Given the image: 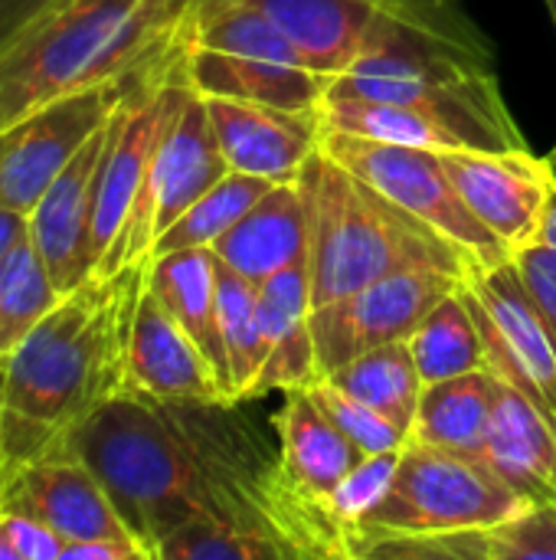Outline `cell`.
Wrapping results in <instances>:
<instances>
[{
	"instance_id": "1",
	"label": "cell",
	"mask_w": 556,
	"mask_h": 560,
	"mask_svg": "<svg viewBox=\"0 0 556 560\" xmlns=\"http://www.w3.org/2000/svg\"><path fill=\"white\" fill-rule=\"evenodd\" d=\"M236 404H170L141 390L111 397L72 440L134 541L157 548L187 522L216 518L272 541L282 560L351 558V538L305 492Z\"/></svg>"
},
{
	"instance_id": "2",
	"label": "cell",
	"mask_w": 556,
	"mask_h": 560,
	"mask_svg": "<svg viewBox=\"0 0 556 560\" xmlns=\"http://www.w3.org/2000/svg\"><path fill=\"white\" fill-rule=\"evenodd\" d=\"M147 262L66 292L7 358L0 443L10 472L69 453L75 433L128 390V335Z\"/></svg>"
},
{
	"instance_id": "3",
	"label": "cell",
	"mask_w": 556,
	"mask_h": 560,
	"mask_svg": "<svg viewBox=\"0 0 556 560\" xmlns=\"http://www.w3.org/2000/svg\"><path fill=\"white\" fill-rule=\"evenodd\" d=\"M324 98H367L419 108L472 148H528L478 33L442 0H393L380 10L357 56Z\"/></svg>"
},
{
	"instance_id": "4",
	"label": "cell",
	"mask_w": 556,
	"mask_h": 560,
	"mask_svg": "<svg viewBox=\"0 0 556 560\" xmlns=\"http://www.w3.org/2000/svg\"><path fill=\"white\" fill-rule=\"evenodd\" d=\"M197 0H52L0 52V128L82 89L118 82L184 43Z\"/></svg>"
},
{
	"instance_id": "5",
	"label": "cell",
	"mask_w": 556,
	"mask_h": 560,
	"mask_svg": "<svg viewBox=\"0 0 556 560\" xmlns=\"http://www.w3.org/2000/svg\"><path fill=\"white\" fill-rule=\"evenodd\" d=\"M298 187L308 207L315 308L403 269H439L459 279L478 272V262L465 249L400 210L321 148L301 167Z\"/></svg>"
},
{
	"instance_id": "6",
	"label": "cell",
	"mask_w": 556,
	"mask_h": 560,
	"mask_svg": "<svg viewBox=\"0 0 556 560\" xmlns=\"http://www.w3.org/2000/svg\"><path fill=\"white\" fill-rule=\"evenodd\" d=\"M528 505L485 459L410 440L383 499L357 522L351 555L383 538L495 528Z\"/></svg>"
},
{
	"instance_id": "7",
	"label": "cell",
	"mask_w": 556,
	"mask_h": 560,
	"mask_svg": "<svg viewBox=\"0 0 556 560\" xmlns=\"http://www.w3.org/2000/svg\"><path fill=\"white\" fill-rule=\"evenodd\" d=\"M321 151L360 180H367L374 190H380L400 210L452 240L478 262V269H492L514 259L511 249L465 207L462 194L456 190L452 177L439 161V151L387 144L344 131H324Z\"/></svg>"
},
{
	"instance_id": "8",
	"label": "cell",
	"mask_w": 556,
	"mask_h": 560,
	"mask_svg": "<svg viewBox=\"0 0 556 560\" xmlns=\"http://www.w3.org/2000/svg\"><path fill=\"white\" fill-rule=\"evenodd\" d=\"M144 69L118 82L59 95L0 128V207L29 217L59 171L111 118Z\"/></svg>"
},
{
	"instance_id": "9",
	"label": "cell",
	"mask_w": 556,
	"mask_h": 560,
	"mask_svg": "<svg viewBox=\"0 0 556 560\" xmlns=\"http://www.w3.org/2000/svg\"><path fill=\"white\" fill-rule=\"evenodd\" d=\"M462 292L485 338L488 368L514 387L556 433V345L514 259L472 272L462 282Z\"/></svg>"
},
{
	"instance_id": "10",
	"label": "cell",
	"mask_w": 556,
	"mask_h": 560,
	"mask_svg": "<svg viewBox=\"0 0 556 560\" xmlns=\"http://www.w3.org/2000/svg\"><path fill=\"white\" fill-rule=\"evenodd\" d=\"M465 279L439 269H403L311 308L321 377L380 345L406 341L423 318Z\"/></svg>"
},
{
	"instance_id": "11",
	"label": "cell",
	"mask_w": 556,
	"mask_h": 560,
	"mask_svg": "<svg viewBox=\"0 0 556 560\" xmlns=\"http://www.w3.org/2000/svg\"><path fill=\"white\" fill-rule=\"evenodd\" d=\"M439 161L465 207L511 249V256L537 243L554 194L551 158H537L528 148H446L439 151Z\"/></svg>"
},
{
	"instance_id": "12",
	"label": "cell",
	"mask_w": 556,
	"mask_h": 560,
	"mask_svg": "<svg viewBox=\"0 0 556 560\" xmlns=\"http://www.w3.org/2000/svg\"><path fill=\"white\" fill-rule=\"evenodd\" d=\"M0 509L39 522L66 545H79V541L138 545L131 528L118 515L115 502L108 499L105 486L98 482V476L75 453L46 456L13 469L0 492Z\"/></svg>"
},
{
	"instance_id": "13",
	"label": "cell",
	"mask_w": 556,
	"mask_h": 560,
	"mask_svg": "<svg viewBox=\"0 0 556 560\" xmlns=\"http://www.w3.org/2000/svg\"><path fill=\"white\" fill-rule=\"evenodd\" d=\"M206 112L229 171L239 174L272 184L298 180L301 167L321 148V108L298 112L265 102L206 98Z\"/></svg>"
},
{
	"instance_id": "14",
	"label": "cell",
	"mask_w": 556,
	"mask_h": 560,
	"mask_svg": "<svg viewBox=\"0 0 556 560\" xmlns=\"http://www.w3.org/2000/svg\"><path fill=\"white\" fill-rule=\"evenodd\" d=\"M105 144L108 121L72 154V161L59 171V177L29 213V240L62 295L95 276L92 220Z\"/></svg>"
},
{
	"instance_id": "15",
	"label": "cell",
	"mask_w": 556,
	"mask_h": 560,
	"mask_svg": "<svg viewBox=\"0 0 556 560\" xmlns=\"http://www.w3.org/2000/svg\"><path fill=\"white\" fill-rule=\"evenodd\" d=\"M128 387L170 404H229L197 341L180 328L147 282L134 305L128 335Z\"/></svg>"
},
{
	"instance_id": "16",
	"label": "cell",
	"mask_w": 556,
	"mask_h": 560,
	"mask_svg": "<svg viewBox=\"0 0 556 560\" xmlns=\"http://www.w3.org/2000/svg\"><path fill=\"white\" fill-rule=\"evenodd\" d=\"M226 174L229 164L213 135L206 98L190 89L170 118L151 164V184L144 197V230L151 243Z\"/></svg>"
},
{
	"instance_id": "17",
	"label": "cell",
	"mask_w": 556,
	"mask_h": 560,
	"mask_svg": "<svg viewBox=\"0 0 556 560\" xmlns=\"http://www.w3.org/2000/svg\"><path fill=\"white\" fill-rule=\"evenodd\" d=\"M259 295V325L265 341V364L246 397L259 400L269 390H292L311 387L318 371V351L311 335V276L308 259L292 262L288 269L275 272L272 279L256 285Z\"/></svg>"
},
{
	"instance_id": "18",
	"label": "cell",
	"mask_w": 556,
	"mask_h": 560,
	"mask_svg": "<svg viewBox=\"0 0 556 560\" xmlns=\"http://www.w3.org/2000/svg\"><path fill=\"white\" fill-rule=\"evenodd\" d=\"M184 72L203 98L265 102L298 112L321 108L331 75L308 62H272L259 56H236L184 43Z\"/></svg>"
},
{
	"instance_id": "19",
	"label": "cell",
	"mask_w": 556,
	"mask_h": 560,
	"mask_svg": "<svg viewBox=\"0 0 556 560\" xmlns=\"http://www.w3.org/2000/svg\"><path fill=\"white\" fill-rule=\"evenodd\" d=\"M213 256L256 285L308 259V207L298 180L272 184L239 223L213 243Z\"/></svg>"
},
{
	"instance_id": "20",
	"label": "cell",
	"mask_w": 556,
	"mask_h": 560,
	"mask_svg": "<svg viewBox=\"0 0 556 560\" xmlns=\"http://www.w3.org/2000/svg\"><path fill=\"white\" fill-rule=\"evenodd\" d=\"M272 427L282 466L305 492H311L324 505L364 459V453L318 407L308 387L285 390V400L275 410Z\"/></svg>"
},
{
	"instance_id": "21",
	"label": "cell",
	"mask_w": 556,
	"mask_h": 560,
	"mask_svg": "<svg viewBox=\"0 0 556 560\" xmlns=\"http://www.w3.org/2000/svg\"><path fill=\"white\" fill-rule=\"evenodd\" d=\"M147 289L164 302V308L180 322V328L197 341L216 381L233 404L229 361L220 335V299H216V256L213 249H177L151 256Z\"/></svg>"
},
{
	"instance_id": "22",
	"label": "cell",
	"mask_w": 556,
	"mask_h": 560,
	"mask_svg": "<svg viewBox=\"0 0 556 560\" xmlns=\"http://www.w3.org/2000/svg\"><path fill=\"white\" fill-rule=\"evenodd\" d=\"M324 75H338L357 56L374 20L393 0H249Z\"/></svg>"
},
{
	"instance_id": "23",
	"label": "cell",
	"mask_w": 556,
	"mask_h": 560,
	"mask_svg": "<svg viewBox=\"0 0 556 560\" xmlns=\"http://www.w3.org/2000/svg\"><path fill=\"white\" fill-rule=\"evenodd\" d=\"M485 463L528 502L556 505L554 427L508 384L495 407Z\"/></svg>"
},
{
	"instance_id": "24",
	"label": "cell",
	"mask_w": 556,
	"mask_h": 560,
	"mask_svg": "<svg viewBox=\"0 0 556 560\" xmlns=\"http://www.w3.org/2000/svg\"><path fill=\"white\" fill-rule=\"evenodd\" d=\"M505 381L492 368H478L449 381L423 387L413 440L429 446L485 459L495 407L501 400Z\"/></svg>"
},
{
	"instance_id": "25",
	"label": "cell",
	"mask_w": 556,
	"mask_h": 560,
	"mask_svg": "<svg viewBox=\"0 0 556 560\" xmlns=\"http://www.w3.org/2000/svg\"><path fill=\"white\" fill-rule=\"evenodd\" d=\"M324 377L334 387H341L344 394H351L360 404L383 413L390 423H397L413 440L416 413H419V400H423L426 384H423L419 368L413 361L410 338L393 341V345H380L374 351H364V354L351 358L347 364L334 368Z\"/></svg>"
},
{
	"instance_id": "26",
	"label": "cell",
	"mask_w": 556,
	"mask_h": 560,
	"mask_svg": "<svg viewBox=\"0 0 556 560\" xmlns=\"http://www.w3.org/2000/svg\"><path fill=\"white\" fill-rule=\"evenodd\" d=\"M321 128L324 131H344L360 135L387 144H410L426 151H446V148H472L459 131H452L446 121L393 105V102H367V98H324L321 102Z\"/></svg>"
},
{
	"instance_id": "27",
	"label": "cell",
	"mask_w": 556,
	"mask_h": 560,
	"mask_svg": "<svg viewBox=\"0 0 556 560\" xmlns=\"http://www.w3.org/2000/svg\"><path fill=\"white\" fill-rule=\"evenodd\" d=\"M410 351L423 384H436L488 368L485 338L478 331V322L469 308L462 285L423 318V325L410 335Z\"/></svg>"
},
{
	"instance_id": "28",
	"label": "cell",
	"mask_w": 556,
	"mask_h": 560,
	"mask_svg": "<svg viewBox=\"0 0 556 560\" xmlns=\"http://www.w3.org/2000/svg\"><path fill=\"white\" fill-rule=\"evenodd\" d=\"M216 299H220V335L229 361V384L233 404H246L262 364H265V341L259 325V295L256 282L233 272L216 259Z\"/></svg>"
},
{
	"instance_id": "29",
	"label": "cell",
	"mask_w": 556,
	"mask_h": 560,
	"mask_svg": "<svg viewBox=\"0 0 556 560\" xmlns=\"http://www.w3.org/2000/svg\"><path fill=\"white\" fill-rule=\"evenodd\" d=\"M272 187L265 177L229 171L216 187H210L193 207H187L151 246V256L177 249H213V243L229 233L239 217Z\"/></svg>"
},
{
	"instance_id": "30",
	"label": "cell",
	"mask_w": 556,
	"mask_h": 560,
	"mask_svg": "<svg viewBox=\"0 0 556 560\" xmlns=\"http://www.w3.org/2000/svg\"><path fill=\"white\" fill-rule=\"evenodd\" d=\"M59 299L62 292L56 289L33 240H20V246L0 266V358H10L59 305Z\"/></svg>"
},
{
	"instance_id": "31",
	"label": "cell",
	"mask_w": 556,
	"mask_h": 560,
	"mask_svg": "<svg viewBox=\"0 0 556 560\" xmlns=\"http://www.w3.org/2000/svg\"><path fill=\"white\" fill-rule=\"evenodd\" d=\"M157 560H282V551L246 528L197 518L157 548Z\"/></svg>"
},
{
	"instance_id": "32",
	"label": "cell",
	"mask_w": 556,
	"mask_h": 560,
	"mask_svg": "<svg viewBox=\"0 0 556 560\" xmlns=\"http://www.w3.org/2000/svg\"><path fill=\"white\" fill-rule=\"evenodd\" d=\"M308 394L318 400V407L334 420V427L364 453V456H380V453H397L410 443V436L390 423L383 413H377L374 407L360 404L357 397L344 394L341 387H334L328 377H318Z\"/></svg>"
},
{
	"instance_id": "33",
	"label": "cell",
	"mask_w": 556,
	"mask_h": 560,
	"mask_svg": "<svg viewBox=\"0 0 556 560\" xmlns=\"http://www.w3.org/2000/svg\"><path fill=\"white\" fill-rule=\"evenodd\" d=\"M488 560H556V505L531 502L514 518L485 528Z\"/></svg>"
},
{
	"instance_id": "34",
	"label": "cell",
	"mask_w": 556,
	"mask_h": 560,
	"mask_svg": "<svg viewBox=\"0 0 556 560\" xmlns=\"http://www.w3.org/2000/svg\"><path fill=\"white\" fill-rule=\"evenodd\" d=\"M400 453H380V456H364L360 466L338 486V492L328 499V512L334 515V522L351 535V548H354V528L357 522L383 499L393 472H397V463H400ZM354 558V555H351Z\"/></svg>"
},
{
	"instance_id": "35",
	"label": "cell",
	"mask_w": 556,
	"mask_h": 560,
	"mask_svg": "<svg viewBox=\"0 0 556 560\" xmlns=\"http://www.w3.org/2000/svg\"><path fill=\"white\" fill-rule=\"evenodd\" d=\"M514 266L556 345V249L544 243H531L514 253Z\"/></svg>"
},
{
	"instance_id": "36",
	"label": "cell",
	"mask_w": 556,
	"mask_h": 560,
	"mask_svg": "<svg viewBox=\"0 0 556 560\" xmlns=\"http://www.w3.org/2000/svg\"><path fill=\"white\" fill-rule=\"evenodd\" d=\"M49 7L52 0H0V52L20 39Z\"/></svg>"
},
{
	"instance_id": "37",
	"label": "cell",
	"mask_w": 556,
	"mask_h": 560,
	"mask_svg": "<svg viewBox=\"0 0 556 560\" xmlns=\"http://www.w3.org/2000/svg\"><path fill=\"white\" fill-rule=\"evenodd\" d=\"M62 560H147V555L128 541H79L66 545Z\"/></svg>"
},
{
	"instance_id": "38",
	"label": "cell",
	"mask_w": 556,
	"mask_h": 560,
	"mask_svg": "<svg viewBox=\"0 0 556 560\" xmlns=\"http://www.w3.org/2000/svg\"><path fill=\"white\" fill-rule=\"evenodd\" d=\"M26 236H29V217L0 207V266L20 246V240H26Z\"/></svg>"
},
{
	"instance_id": "39",
	"label": "cell",
	"mask_w": 556,
	"mask_h": 560,
	"mask_svg": "<svg viewBox=\"0 0 556 560\" xmlns=\"http://www.w3.org/2000/svg\"><path fill=\"white\" fill-rule=\"evenodd\" d=\"M551 167H554V194H551L547 217H544V226H541V236H537V243H544V246H554L556 249V151L551 154Z\"/></svg>"
},
{
	"instance_id": "40",
	"label": "cell",
	"mask_w": 556,
	"mask_h": 560,
	"mask_svg": "<svg viewBox=\"0 0 556 560\" xmlns=\"http://www.w3.org/2000/svg\"><path fill=\"white\" fill-rule=\"evenodd\" d=\"M3 381H7V358H0V427H3ZM10 479V469H7V459H3V443H0V492Z\"/></svg>"
},
{
	"instance_id": "41",
	"label": "cell",
	"mask_w": 556,
	"mask_h": 560,
	"mask_svg": "<svg viewBox=\"0 0 556 560\" xmlns=\"http://www.w3.org/2000/svg\"><path fill=\"white\" fill-rule=\"evenodd\" d=\"M0 560H13V548H10V538H7V518H3V509H0Z\"/></svg>"
},
{
	"instance_id": "42",
	"label": "cell",
	"mask_w": 556,
	"mask_h": 560,
	"mask_svg": "<svg viewBox=\"0 0 556 560\" xmlns=\"http://www.w3.org/2000/svg\"><path fill=\"white\" fill-rule=\"evenodd\" d=\"M547 10H551V16H554V26H556V0H547Z\"/></svg>"
}]
</instances>
